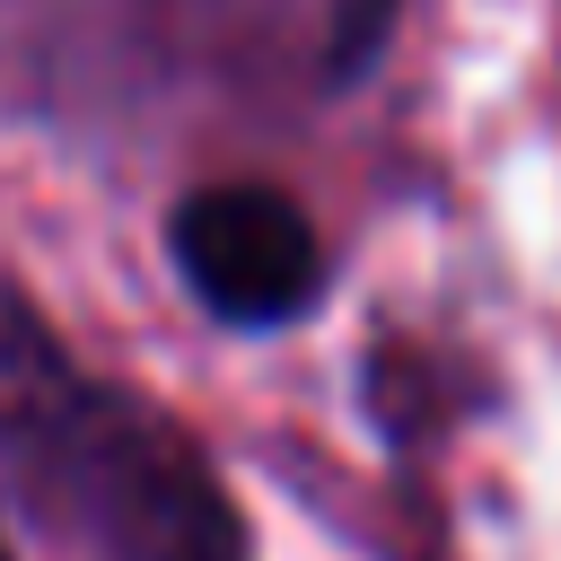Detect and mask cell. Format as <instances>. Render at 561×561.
Here are the masks:
<instances>
[{"mask_svg":"<svg viewBox=\"0 0 561 561\" xmlns=\"http://www.w3.org/2000/svg\"><path fill=\"white\" fill-rule=\"evenodd\" d=\"M184 289L228 324H289L324 289V245L307 210L272 184H202L167 219Z\"/></svg>","mask_w":561,"mask_h":561,"instance_id":"6da1fadb","label":"cell"}]
</instances>
